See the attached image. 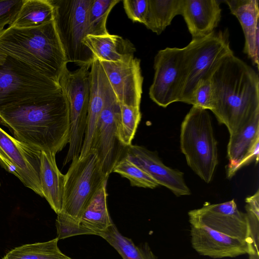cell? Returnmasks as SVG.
Masks as SVG:
<instances>
[{
	"label": "cell",
	"mask_w": 259,
	"mask_h": 259,
	"mask_svg": "<svg viewBox=\"0 0 259 259\" xmlns=\"http://www.w3.org/2000/svg\"><path fill=\"white\" fill-rule=\"evenodd\" d=\"M23 0H0V30L9 25L17 15Z\"/></svg>",
	"instance_id": "cell-34"
},
{
	"label": "cell",
	"mask_w": 259,
	"mask_h": 259,
	"mask_svg": "<svg viewBox=\"0 0 259 259\" xmlns=\"http://www.w3.org/2000/svg\"><path fill=\"white\" fill-rule=\"evenodd\" d=\"M0 53L57 82L67 64L54 19L38 27L0 30Z\"/></svg>",
	"instance_id": "cell-3"
},
{
	"label": "cell",
	"mask_w": 259,
	"mask_h": 259,
	"mask_svg": "<svg viewBox=\"0 0 259 259\" xmlns=\"http://www.w3.org/2000/svg\"><path fill=\"white\" fill-rule=\"evenodd\" d=\"M113 172L127 179L132 186L154 189L159 186L153 178L125 156L117 163Z\"/></svg>",
	"instance_id": "cell-30"
},
{
	"label": "cell",
	"mask_w": 259,
	"mask_h": 259,
	"mask_svg": "<svg viewBox=\"0 0 259 259\" xmlns=\"http://www.w3.org/2000/svg\"><path fill=\"white\" fill-rule=\"evenodd\" d=\"M211 111L230 135L259 115V78L249 65L235 56L226 55L214 67L210 77Z\"/></svg>",
	"instance_id": "cell-2"
},
{
	"label": "cell",
	"mask_w": 259,
	"mask_h": 259,
	"mask_svg": "<svg viewBox=\"0 0 259 259\" xmlns=\"http://www.w3.org/2000/svg\"><path fill=\"white\" fill-rule=\"evenodd\" d=\"M119 111V103L108 80L105 103L91 147L96 151L103 171L107 178L117 163L125 156L127 147L121 144L117 135L116 122Z\"/></svg>",
	"instance_id": "cell-12"
},
{
	"label": "cell",
	"mask_w": 259,
	"mask_h": 259,
	"mask_svg": "<svg viewBox=\"0 0 259 259\" xmlns=\"http://www.w3.org/2000/svg\"><path fill=\"white\" fill-rule=\"evenodd\" d=\"M248 255V259H259V252H255Z\"/></svg>",
	"instance_id": "cell-35"
},
{
	"label": "cell",
	"mask_w": 259,
	"mask_h": 259,
	"mask_svg": "<svg viewBox=\"0 0 259 259\" xmlns=\"http://www.w3.org/2000/svg\"><path fill=\"white\" fill-rule=\"evenodd\" d=\"M259 154V115L237 132L230 135L227 145V176L232 178L241 167L255 161Z\"/></svg>",
	"instance_id": "cell-17"
},
{
	"label": "cell",
	"mask_w": 259,
	"mask_h": 259,
	"mask_svg": "<svg viewBox=\"0 0 259 259\" xmlns=\"http://www.w3.org/2000/svg\"><path fill=\"white\" fill-rule=\"evenodd\" d=\"M192 226H204L231 237L246 241L258 250L246 213L240 211L234 199L217 204L205 203L188 212Z\"/></svg>",
	"instance_id": "cell-10"
},
{
	"label": "cell",
	"mask_w": 259,
	"mask_h": 259,
	"mask_svg": "<svg viewBox=\"0 0 259 259\" xmlns=\"http://www.w3.org/2000/svg\"><path fill=\"white\" fill-rule=\"evenodd\" d=\"M83 42L93 57L100 61H128L134 57L136 51L134 46L130 40L117 35H88L84 38Z\"/></svg>",
	"instance_id": "cell-23"
},
{
	"label": "cell",
	"mask_w": 259,
	"mask_h": 259,
	"mask_svg": "<svg viewBox=\"0 0 259 259\" xmlns=\"http://www.w3.org/2000/svg\"><path fill=\"white\" fill-rule=\"evenodd\" d=\"M183 49L185 77L179 102L192 105L193 94L198 82L209 78L219 61L233 52L227 29L192 39Z\"/></svg>",
	"instance_id": "cell-6"
},
{
	"label": "cell",
	"mask_w": 259,
	"mask_h": 259,
	"mask_svg": "<svg viewBox=\"0 0 259 259\" xmlns=\"http://www.w3.org/2000/svg\"><path fill=\"white\" fill-rule=\"evenodd\" d=\"M245 209L255 244L259 243V191L245 199Z\"/></svg>",
	"instance_id": "cell-31"
},
{
	"label": "cell",
	"mask_w": 259,
	"mask_h": 259,
	"mask_svg": "<svg viewBox=\"0 0 259 259\" xmlns=\"http://www.w3.org/2000/svg\"><path fill=\"white\" fill-rule=\"evenodd\" d=\"M125 156L159 185L165 187L177 196L191 194L185 181L184 173L166 166L155 152L143 146L131 145L127 147Z\"/></svg>",
	"instance_id": "cell-16"
},
{
	"label": "cell",
	"mask_w": 259,
	"mask_h": 259,
	"mask_svg": "<svg viewBox=\"0 0 259 259\" xmlns=\"http://www.w3.org/2000/svg\"><path fill=\"white\" fill-rule=\"evenodd\" d=\"M123 6L128 18L134 22L144 24L148 8V0H124Z\"/></svg>",
	"instance_id": "cell-33"
},
{
	"label": "cell",
	"mask_w": 259,
	"mask_h": 259,
	"mask_svg": "<svg viewBox=\"0 0 259 259\" xmlns=\"http://www.w3.org/2000/svg\"><path fill=\"white\" fill-rule=\"evenodd\" d=\"M0 127V165L23 184L42 197L39 181L40 154Z\"/></svg>",
	"instance_id": "cell-13"
},
{
	"label": "cell",
	"mask_w": 259,
	"mask_h": 259,
	"mask_svg": "<svg viewBox=\"0 0 259 259\" xmlns=\"http://www.w3.org/2000/svg\"><path fill=\"white\" fill-rule=\"evenodd\" d=\"M55 155L50 151H41L39 181L42 197L57 214L62 209L65 175L57 167Z\"/></svg>",
	"instance_id": "cell-22"
},
{
	"label": "cell",
	"mask_w": 259,
	"mask_h": 259,
	"mask_svg": "<svg viewBox=\"0 0 259 259\" xmlns=\"http://www.w3.org/2000/svg\"><path fill=\"white\" fill-rule=\"evenodd\" d=\"M180 146L188 166L210 183L218 164L217 142L207 110L192 106L182 122Z\"/></svg>",
	"instance_id": "cell-5"
},
{
	"label": "cell",
	"mask_w": 259,
	"mask_h": 259,
	"mask_svg": "<svg viewBox=\"0 0 259 259\" xmlns=\"http://www.w3.org/2000/svg\"><path fill=\"white\" fill-rule=\"evenodd\" d=\"M191 243L200 255L212 258L235 257L259 252L251 244L204 226H192Z\"/></svg>",
	"instance_id": "cell-15"
},
{
	"label": "cell",
	"mask_w": 259,
	"mask_h": 259,
	"mask_svg": "<svg viewBox=\"0 0 259 259\" xmlns=\"http://www.w3.org/2000/svg\"><path fill=\"white\" fill-rule=\"evenodd\" d=\"M107 179L95 149L81 159L72 160L65 175L62 209L56 220V238H67L90 199Z\"/></svg>",
	"instance_id": "cell-4"
},
{
	"label": "cell",
	"mask_w": 259,
	"mask_h": 259,
	"mask_svg": "<svg viewBox=\"0 0 259 259\" xmlns=\"http://www.w3.org/2000/svg\"><path fill=\"white\" fill-rule=\"evenodd\" d=\"M91 64L83 65L73 71L69 70L66 65L59 78V84L69 107V148L64 165L78 157L82 149L88 121Z\"/></svg>",
	"instance_id": "cell-9"
},
{
	"label": "cell",
	"mask_w": 259,
	"mask_h": 259,
	"mask_svg": "<svg viewBox=\"0 0 259 259\" xmlns=\"http://www.w3.org/2000/svg\"><path fill=\"white\" fill-rule=\"evenodd\" d=\"M62 92L58 82L6 56L0 65V110Z\"/></svg>",
	"instance_id": "cell-7"
},
{
	"label": "cell",
	"mask_w": 259,
	"mask_h": 259,
	"mask_svg": "<svg viewBox=\"0 0 259 259\" xmlns=\"http://www.w3.org/2000/svg\"><path fill=\"white\" fill-rule=\"evenodd\" d=\"M120 111L117 118V135L125 147L132 145L141 119L140 107L128 106L119 103Z\"/></svg>",
	"instance_id": "cell-28"
},
{
	"label": "cell",
	"mask_w": 259,
	"mask_h": 259,
	"mask_svg": "<svg viewBox=\"0 0 259 259\" xmlns=\"http://www.w3.org/2000/svg\"><path fill=\"white\" fill-rule=\"evenodd\" d=\"M6 57V56L0 53V65L2 64L4 62Z\"/></svg>",
	"instance_id": "cell-36"
},
{
	"label": "cell",
	"mask_w": 259,
	"mask_h": 259,
	"mask_svg": "<svg viewBox=\"0 0 259 259\" xmlns=\"http://www.w3.org/2000/svg\"><path fill=\"white\" fill-rule=\"evenodd\" d=\"M0 123L32 149L55 154L69 143V103L61 92L0 110Z\"/></svg>",
	"instance_id": "cell-1"
},
{
	"label": "cell",
	"mask_w": 259,
	"mask_h": 259,
	"mask_svg": "<svg viewBox=\"0 0 259 259\" xmlns=\"http://www.w3.org/2000/svg\"><path fill=\"white\" fill-rule=\"evenodd\" d=\"M183 0H148L146 27L159 35L171 24L174 17L181 15Z\"/></svg>",
	"instance_id": "cell-25"
},
{
	"label": "cell",
	"mask_w": 259,
	"mask_h": 259,
	"mask_svg": "<svg viewBox=\"0 0 259 259\" xmlns=\"http://www.w3.org/2000/svg\"><path fill=\"white\" fill-rule=\"evenodd\" d=\"M90 68L87 125L79 159L83 158L91 149L97 123L104 107L108 83L107 76L97 58L94 57Z\"/></svg>",
	"instance_id": "cell-19"
},
{
	"label": "cell",
	"mask_w": 259,
	"mask_h": 259,
	"mask_svg": "<svg viewBox=\"0 0 259 259\" xmlns=\"http://www.w3.org/2000/svg\"><path fill=\"white\" fill-rule=\"evenodd\" d=\"M51 1L56 28L67 63L79 66L92 64L93 55L83 40L89 35L87 14L92 0Z\"/></svg>",
	"instance_id": "cell-8"
},
{
	"label": "cell",
	"mask_w": 259,
	"mask_h": 259,
	"mask_svg": "<svg viewBox=\"0 0 259 259\" xmlns=\"http://www.w3.org/2000/svg\"><path fill=\"white\" fill-rule=\"evenodd\" d=\"M99 61L118 102L140 107L143 81L140 60L134 57L122 62Z\"/></svg>",
	"instance_id": "cell-14"
},
{
	"label": "cell",
	"mask_w": 259,
	"mask_h": 259,
	"mask_svg": "<svg viewBox=\"0 0 259 259\" xmlns=\"http://www.w3.org/2000/svg\"><path fill=\"white\" fill-rule=\"evenodd\" d=\"M211 86L210 78L200 80L193 94L192 106L205 110L211 108Z\"/></svg>",
	"instance_id": "cell-32"
},
{
	"label": "cell",
	"mask_w": 259,
	"mask_h": 259,
	"mask_svg": "<svg viewBox=\"0 0 259 259\" xmlns=\"http://www.w3.org/2000/svg\"><path fill=\"white\" fill-rule=\"evenodd\" d=\"M0 186H1V184H0Z\"/></svg>",
	"instance_id": "cell-37"
},
{
	"label": "cell",
	"mask_w": 259,
	"mask_h": 259,
	"mask_svg": "<svg viewBox=\"0 0 259 259\" xmlns=\"http://www.w3.org/2000/svg\"><path fill=\"white\" fill-rule=\"evenodd\" d=\"M154 69L153 82L149 91L150 99L163 108L179 102L185 77L183 48L159 50L154 58Z\"/></svg>",
	"instance_id": "cell-11"
},
{
	"label": "cell",
	"mask_w": 259,
	"mask_h": 259,
	"mask_svg": "<svg viewBox=\"0 0 259 259\" xmlns=\"http://www.w3.org/2000/svg\"><path fill=\"white\" fill-rule=\"evenodd\" d=\"M57 238L51 240L36 242L14 248L2 259H72L59 249Z\"/></svg>",
	"instance_id": "cell-27"
},
{
	"label": "cell",
	"mask_w": 259,
	"mask_h": 259,
	"mask_svg": "<svg viewBox=\"0 0 259 259\" xmlns=\"http://www.w3.org/2000/svg\"><path fill=\"white\" fill-rule=\"evenodd\" d=\"M98 236L111 245L122 259H158L148 243L136 245L132 239L119 232L113 223Z\"/></svg>",
	"instance_id": "cell-26"
},
{
	"label": "cell",
	"mask_w": 259,
	"mask_h": 259,
	"mask_svg": "<svg viewBox=\"0 0 259 259\" xmlns=\"http://www.w3.org/2000/svg\"><path fill=\"white\" fill-rule=\"evenodd\" d=\"M54 19V7L51 0H23L17 15L9 27L33 28Z\"/></svg>",
	"instance_id": "cell-24"
},
{
	"label": "cell",
	"mask_w": 259,
	"mask_h": 259,
	"mask_svg": "<svg viewBox=\"0 0 259 259\" xmlns=\"http://www.w3.org/2000/svg\"><path fill=\"white\" fill-rule=\"evenodd\" d=\"M107 182L90 199L78 221L69 232L67 238L80 235L98 236L113 223L107 207Z\"/></svg>",
	"instance_id": "cell-20"
},
{
	"label": "cell",
	"mask_w": 259,
	"mask_h": 259,
	"mask_svg": "<svg viewBox=\"0 0 259 259\" xmlns=\"http://www.w3.org/2000/svg\"><path fill=\"white\" fill-rule=\"evenodd\" d=\"M120 0H92L88 9L87 21L89 35H104L109 34L106 21L112 8Z\"/></svg>",
	"instance_id": "cell-29"
},
{
	"label": "cell",
	"mask_w": 259,
	"mask_h": 259,
	"mask_svg": "<svg viewBox=\"0 0 259 259\" xmlns=\"http://www.w3.org/2000/svg\"><path fill=\"white\" fill-rule=\"evenodd\" d=\"M218 0H183L181 15L192 39L204 37L213 32L221 18Z\"/></svg>",
	"instance_id": "cell-18"
},
{
	"label": "cell",
	"mask_w": 259,
	"mask_h": 259,
	"mask_svg": "<svg viewBox=\"0 0 259 259\" xmlns=\"http://www.w3.org/2000/svg\"><path fill=\"white\" fill-rule=\"evenodd\" d=\"M231 13L238 19L242 27L245 44L243 52L258 67V0H226Z\"/></svg>",
	"instance_id": "cell-21"
}]
</instances>
